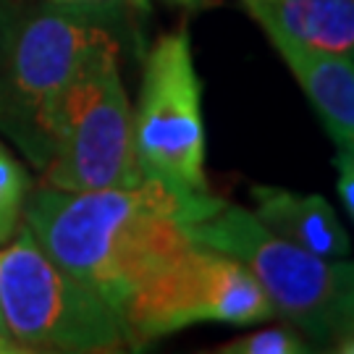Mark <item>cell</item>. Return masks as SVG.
<instances>
[{
  "label": "cell",
  "instance_id": "9a60e30c",
  "mask_svg": "<svg viewBox=\"0 0 354 354\" xmlns=\"http://www.w3.org/2000/svg\"><path fill=\"white\" fill-rule=\"evenodd\" d=\"M13 13L11 8L6 6V0H0V64H3V58H6V48H8V39H11V32H13Z\"/></svg>",
  "mask_w": 354,
  "mask_h": 354
},
{
  "label": "cell",
  "instance_id": "52a82bcc",
  "mask_svg": "<svg viewBox=\"0 0 354 354\" xmlns=\"http://www.w3.org/2000/svg\"><path fill=\"white\" fill-rule=\"evenodd\" d=\"M131 129L142 178L187 194L207 192L203 84L187 32L163 35L150 48Z\"/></svg>",
  "mask_w": 354,
  "mask_h": 354
},
{
  "label": "cell",
  "instance_id": "8992f818",
  "mask_svg": "<svg viewBox=\"0 0 354 354\" xmlns=\"http://www.w3.org/2000/svg\"><path fill=\"white\" fill-rule=\"evenodd\" d=\"M270 317L276 310L252 273L197 241L155 268L121 307L131 349L197 323L250 326Z\"/></svg>",
  "mask_w": 354,
  "mask_h": 354
},
{
  "label": "cell",
  "instance_id": "5b68a950",
  "mask_svg": "<svg viewBox=\"0 0 354 354\" xmlns=\"http://www.w3.org/2000/svg\"><path fill=\"white\" fill-rule=\"evenodd\" d=\"M108 37L84 11H39L16 21L0 64V127L45 168L53 152L55 113L89 50Z\"/></svg>",
  "mask_w": 354,
  "mask_h": 354
},
{
  "label": "cell",
  "instance_id": "6da1fadb",
  "mask_svg": "<svg viewBox=\"0 0 354 354\" xmlns=\"http://www.w3.org/2000/svg\"><path fill=\"white\" fill-rule=\"evenodd\" d=\"M223 200L187 194L142 178L121 189H37L26 194L24 226L53 263L100 294L121 315L134 289L168 257L189 247V223Z\"/></svg>",
  "mask_w": 354,
  "mask_h": 354
},
{
  "label": "cell",
  "instance_id": "e0dca14e",
  "mask_svg": "<svg viewBox=\"0 0 354 354\" xmlns=\"http://www.w3.org/2000/svg\"><path fill=\"white\" fill-rule=\"evenodd\" d=\"M50 6H61V8H74V11H82V8H89V6H102V3H111V0H48Z\"/></svg>",
  "mask_w": 354,
  "mask_h": 354
},
{
  "label": "cell",
  "instance_id": "2e32d148",
  "mask_svg": "<svg viewBox=\"0 0 354 354\" xmlns=\"http://www.w3.org/2000/svg\"><path fill=\"white\" fill-rule=\"evenodd\" d=\"M0 354H19V346L13 344L11 333L6 328V320H3V310H0Z\"/></svg>",
  "mask_w": 354,
  "mask_h": 354
},
{
  "label": "cell",
  "instance_id": "ba28073f",
  "mask_svg": "<svg viewBox=\"0 0 354 354\" xmlns=\"http://www.w3.org/2000/svg\"><path fill=\"white\" fill-rule=\"evenodd\" d=\"M250 194L252 213L273 234L326 260H346L352 254V239L326 197L266 184H254Z\"/></svg>",
  "mask_w": 354,
  "mask_h": 354
},
{
  "label": "cell",
  "instance_id": "7c38bea8",
  "mask_svg": "<svg viewBox=\"0 0 354 354\" xmlns=\"http://www.w3.org/2000/svg\"><path fill=\"white\" fill-rule=\"evenodd\" d=\"M313 346H307L304 336L294 326H273V328H260L228 342L221 346V354H304Z\"/></svg>",
  "mask_w": 354,
  "mask_h": 354
},
{
  "label": "cell",
  "instance_id": "7a4b0ae2",
  "mask_svg": "<svg viewBox=\"0 0 354 354\" xmlns=\"http://www.w3.org/2000/svg\"><path fill=\"white\" fill-rule=\"evenodd\" d=\"M0 310L19 352L129 349L121 315L100 294L53 263L26 226L0 250Z\"/></svg>",
  "mask_w": 354,
  "mask_h": 354
},
{
  "label": "cell",
  "instance_id": "d6986e66",
  "mask_svg": "<svg viewBox=\"0 0 354 354\" xmlns=\"http://www.w3.org/2000/svg\"><path fill=\"white\" fill-rule=\"evenodd\" d=\"M174 3H184V6H194V3H200V0H174Z\"/></svg>",
  "mask_w": 354,
  "mask_h": 354
},
{
  "label": "cell",
  "instance_id": "8fae6325",
  "mask_svg": "<svg viewBox=\"0 0 354 354\" xmlns=\"http://www.w3.org/2000/svg\"><path fill=\"white\" fill-rule=\"evenodd\" d=\"M29 176L21 163L0 145V244L13 239L24 213Z\"/></svg>",
  "mask_w": 354,
  "mask_h": 354
},
{
  "label": "cell",
  "instance_id": "5bb4252c",
  "mask_svg": "<svg viewBox=\"0 0 354 354\" xmlns=\"http://www.w3.org/2000/svg\"><path fill=\"white\" fill-rule=\"evenodd\" d=\"M333 165H336V176H339L336 178V189H339L344 210H346V215L352 218L354 223V147L352 145H339Z\"/></svg>",
  "mask_w": 354,
  "mask_h": 354
},
{
  "label": "cell",
  "instance_id": "9c48e42d",
  "mask_svg": "<svg viewBox=\"0 0 354 354\" xmlns=\"http://www.w3.org/2000/svg\"><path fill=\"white\" fill-rule=\"evenodd\" d=\"M283 64L299 82L320 121L336 145L354 147V64L342 55H330L297 45L291 39L270 37Z\"/></svg>",
  "mask_w": 354,
  "mask_h": 354
},
{
  "label": "cell",
  "instance_id": "3957f363",
  "mask_svg": "<svg viewBox=\"0 0 354 354\" xmlns=\"http://www.w3.org/2000/svg\"><path fill=\"white\" fill-rule=\"evenodd\" d=\"M45 178L48 187L66 192L121 189L142 181L131 105L111 35L89 50L61 97Z\"/></svg>",
  "mask_w": 354,
  "mask_h": 354
},
{
  "label": "cell",
  "instance_id": "4fadbf2b",
  "mask_svg": "<svg viewBox=\"0 0 354 354\" xmlns=\"http://www.w3.org/2000/svg\"><path fill=\"white\" fill-rule=\"evenodd\" d=\"M328 352H342V354H354V283L349 286L346 297L342 302V310L336 315L330 339L326 344Z\"/></svg>",
  "mask_w": 354,
  "mask_h": 354
},
{
  "label": "cell",
  "instance_id": "277c9868",
  "mask_svg": "<svg viewBox=\"0 0 354 354\" xmlns=\"http://www.w3.org/2000/svg\"><path fill=\"white\" fill-rule=\"evenodd\" d=\"M192 241L239 260L266 291L268 302L304 336L326 349L349 286L354 263L326 260L273 234L241 205H221L213 215L187 226Z\"/></svg>",
  "mask_w": 354,
  "mask_h": 354
},
{
  "label": "cell",
  "instance_id": "30bf717a",
  "mask_svg": "<svg viewBox=\"0 0 354 354\" xmlns=\"http://www.w3.org/2000/svg\"><path fill=\"white\" fill-rule=\"evenodd\" d=\"M268 37L342 55L354 64V0H270L247 6Z\"/></svg>",
  "mask_w": 354,
  "mask_h": 354
},
{
  "label": "cell",
  "instance_id": "ac0fdd59",
  "mask_svg": "<svg viewBox=\"0 0 354 354\" xmlns=\"http://www.w3.org/2000/svg\"><path fill=\"white\" fill-rule=\"evenodd\" d=\"M244 6H254V3H270V0H241Z\"/></svg>",
  "mask_w": 354,
  "mask_h": 354
}]
</instances>
